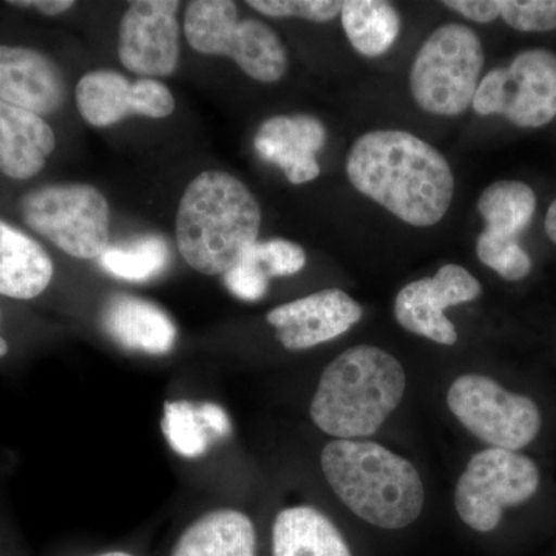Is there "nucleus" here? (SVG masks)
<instances>
[{"instance_id": "f257e3e1", "label": "nucleus", "mask_w": 556, "mask_h": 556, "mask_svg": "<svg viewBox=\"0 0 556 556\" xmlns=\"http://www.w3.org/2000/svg\"><path fill=\"white\" fill-rule=\"evenodd\" d=\"M346 174L357 192L417 228L441 222L455 193L445 156L408 131L376 130L358 138Z\"/></svg>"}, {"instance_id": "f03ea898", "label": "nucleus", "mask_w": 556, "mask_h": 556, "mask_svg": "<svg viewBox=\"0 0 556 556\" xmlns=\"http://www.w3.org/2000/svg\"><path fill=\"white\" fill-rule=\"evenodd\" d=\"M262 208L228 172L206 170L190 181L177 212L181 257L203 276H225L257 243Z\"/></svg>"}, {"instance_id": "7ed1b4c3", "label": "nucleus", "mask_w": 556, "mask_h": 556, "mask_svg": "<svg viewBox=\"0 0 556 556\" xmlns=\"http://www.w3.org/2000/svg\"><path fill=\"white\" fill-rule=\"evenodd\" d=\"M320 466L332 492L368 525L404 529L422 511L426 493L416 467L376 442H329Z\"/></svg>"}, {"instance_id": "20e7f679", "label": "nucleus", "mask_w": 556, "mask_h": 556, "mask_svg": "<svg viewBox=\"0 0 556 556\" xmlns=\"http://www.w3.org/2000/svg\"><path fill=\"white\" fill-rule=\"evenodd\" d=\"M407 376L396 357L371 345L350 348L321 372L309 416L336 439L372 437L401 404Z\"/></svg>"}, {"instance_id": "39448f33", "label": "nucleus", "mask_w": 556, "mask_h": 556, "mask_svg": "<svg viewBox=\"0 0 556 556\" xmlns=\"http://www.w3.org/2000/svg\"><path fill=\"white\" fill-rule=\"evenodd\" d=\"M189 46L208 56H228L252 79L277 83L288 68V53L265 22L240 20L236 2L193 0L186 7Z\"/></svg>"}, {"instance_id": "423d86ee", "label": "nucleus", "mask_w": 556, "mask_h": 556, "mask_svg": "<svg viewBox=\"0 0 556 556\" xmlns=\"http://www.w3.org/2000/svg\"><path fill=\"white\" fill-rule=\"evenodd\" d=\"M482 67L484 50L477 33L466 25L447 24L417 51L409 89L426 112L457 116L473 104Z\"/></svg>"}, {"instance_id": "0eeeda50", "label": "nucleus", "mask_w": 556, "mask_h": 556, "mask_svg": "<svg viewBox=\"0 0 556 556\" xmlns=\"http://www.w3.org/2000/svg\"><path fill=\"white\" fill-rule=\"evenodd\" d=\"M25 225L73 258H100L110 247V207L100 190L83 182L47 185L21 199Z\"/></svg>"}, {"instance_id": "6e6552de", "label": "nucleus", "mask_w": 556, "mask_h": 556, "mask_svg": "<svg viewBox=\"0 0 556 556\" xmlns=\"http://www.w3.org/2000/svg\"><path fill=\"white\" fill-rule=\"evenodd\" d=\"M538 486L540 470L530 457L510 450H482L457 481L456 511L470 529L489 533L500 526L504 508L521 506Z\"/></svg>"}, {"instance_id": "1a4fd4ad", "label": "nucleus", "mask_w": 556, "mask_h": 556, "mask_svg": "<svg viewBox=\"0 0 556 556\" xmlns=\"http://www.w3.org/2000/svg\"><path fill=\"white\" fill-rule=\"evenodd\" d=\"M450 412L493 448L518 450L535 441L541 413L532 399L515 394L481 375H466L452 383L447 393Z\"/></svg>"}, {"instance_id": "9d476101", "label": "nucleus", "mask_w": 556, "mask_h": 556, "mask_svg": "<svg viewBox=\"0 0 556 556\" xmlns=\"http://www.w3.org/2000/svg\"><path fill=\"white\" fill-rule=\"evenodd\" d=\"M471 105L478 115H503L526 129L546 126L556 116V54L522 51L507 68L486 73Z\"/></svg>"}, {"instance_id": "9b49d317", "label": "nucleus", "mask_w": 556, "mask_h": 556, "mask_svg": "<svg viewBox=\"0 0 556 556\" xmlns=\"http://www.w3.org/2000/svg\"><path fill=\"white\" fill-rule=\"evenodd\" d=\"M177 0L131 2L119 24L121 64L141 78H167L179 62Z\"/></svg>"}, {"instance_id": "f8f14e48", "label": "nucleus", "mask_w": 556, "mask_h": 556, "mask_svg": "<svg viewBox=\"0 0 556 556\" xmlns=\"http://www.w3.org/2000/svg\"><path fill=\"white\" fill-rule=\"evenodd\" d=\"M481 283L459 265H445L437 276L412 281L394 300V316L402 328L439 343L455 345V325L445 316L450 306L473 302L481 295Z\"/></svg>"}, {"instance_id": "ddd939ff", "label": "nucleus", "mask_w": 556, "mask_h": 556, "mask_svg": "<svg viewBox=\"0 0 556 556\" xmlns=\"http://www.w3.org/2000/svg\"><path fill=\"white\" fill-rule=\"evenodd\" d=\"M75 98L80 116L93 127L115 126L131 115L167 118L175 110L174 94L163 83L149 78L131 83L115 70L86 73Z\"/></svg>"}, {"instance_id": "4468645a", "label": "nucleus", "mask_w": 556, "mask_h": 556, "mask_svg": "<svg viewBox=\"0 0 556 556\" xmlns=\"http://www.w3.org/2000/svg\"><path fill=\"white\" fill-rule=\"evenodd\" d=\"M362 306L342 289H325L269 311L266 320L289 351L338 339L361 321Z\"/></svg>"}, {"instance_id": "2eb2a0df", "label": "nucleus", "mask_w": 556, "mask_h": 556, "mask_svg": "<svg viewBox=\"0 0 556 556\" xmlns=\"http://www.w3.org/2000/svg\"><path fill=\"white\" fill-rule=\"evenodd\" d=\"M0 101L54 115L67 101V83L56 62L35 49L0 43Z\"/></svg>"}, {"instance_id": "dca6fc26", "label": "nucleus", "mask_w": 556, "mask_h": 556, "mask_svg": "<svg viewBox=\"0 0 556 556\" xmlns=\"http://www.w3.org/2000/svg\"><path fill=\"white\" fill-rule=\"evenodd\" d=\"M327 142L324 124L309 115H281L266 119L254 138L255 152L276 164L291 185H305L320 175L317 153Z\"/></svg>"}, {"instance_id": "f3484780", "label": "nucleus", "mask_w": 556, "mask_h": 556, "mask_svg": "<svg viewBox=\"0 0 556 556\" xmlns=\"http://www.w3.org/2000/svg\"><path fill=\"white\" fill-rule=\"evenodd\" d=\"M101 324L113 342L134 353L167 356L177 345L178 329L169 314L137 295H112L101 311Z\"/></svg>"}, {"instance_id": "a211bd4d", "label": "nucleus", "mask_w": 556, "mask_h": 556, "mask_svg": "<svg viewBox=\"0 0 556 556\" xmlns=\"http://www.w3.org/2000/svg\"><path fill=\"white\" fill-rule=\"evenodd\" d=\"M54 149L56 135L42 116L0 101V172L5 177H36Z\"/></svg>"}, {"instance_id": "6ab92c4d", "label": "nucleus", "mask_w": 556, "mask_h": 556, "mask_svg": "<svg viewBox=\"0 0 556 556\" xmlns=\"http://www.w3.org/2000/svg\"><path fill=\"white\" fill-rule=\"evenodd\" d=\"M169 556H257V530L239 508H212L181 530Z\"/></svg>"}, {"instance_id": "aec40b11", "label": "nucleus", "mask_w": 556, "mask_h": 556, "mask_svg": "<svg viewBox=\"0 0 556 556\" xmlns=\"http://www.w3.org/2000/svg\"><path fill=\"white\" fill-rule=\"evenodd\" d=\"M53 278L49 252L0 218V298L31 302L46 294Z\"/></svg>"}, {"instance_id": "412c9836", "label": "nucleus", "mask_w": 556, "mask_h": 556, "mask_svg": "<svg viewBox=\"0 0 556 556\" xmlns=\"http://www.w3.org/2000/svg\"><path fill=\"white\" fill-rule=\"evenodd\" d=\"M273 556H351L331 519L311 506L287 507L273 525Z\"/></svg>"}, {"instance_id": "4be33fe9", "label": "nucleus", "mask_w": 556, "mask_h": 556, "mask_svg": "<svg viewBox=\"0 0 556 556\" xmlns=\"http://www.w3.org/2000/svg\"><path fill=\"white\" fill-rule=\"evenodd\" d=\"M340 17L351 46L367 58L387 53L401 30L397 10L382 0H348Z\"/></svg>"}, {"instance_id": "5701e85b", "label": "nucleus", "mask_w": 556, "mask_h": 556, "mask_svg": "<svg viewBox=\"0 0 556 556\" xmlns=\"http://www.w3.org/2000/svg\"><path fill=\"white\" fill-rule=\"evenodd\" d=\"M478 211L485 219L486 232L518 239L535 215V192L526 182L503 179L493 182L481 193Z\"/></svg>"}, {"instance_id": "b1692460", "label": "nucleus", "mask_w": 556, "mask_h": 556, "mask_svg": "<svg viewBox=\"0 0 556 556\" xmlns=\"http://www.w3.org/2000/svg\"><path fill=\"white\" fill-rule=\"evenodd\" d=\"M98 260L109 276L126 281H148L169 266L170 249L163 237L144 236L124 247H109Z\"/></svg>"}, {"instance_id": "393cba45", "label": "nucleus", "mask_w": 556, "mask_h": 556, "mask_svg": "<svg viewBox=\"0 0 556 556\" xmlns=\"http://www.w3.org/2000/svg\"><path fill=\"white\" fill-rule=\"evenodd\" d=\"M161 428L177 455L186 459L206 455L212 434L201 419L199 405L188 401L166 402Z\"/></svg>"}, {"instance_id": "a878e982", "label": "nucleus", "mask_w": 556, "mask_h": 556, "mask_svg": "<svg viewBox=\"0 0 556 556\" xmlns=\"http://www.w3.org/2000/svg\"><path fill=\"white\" fill-rule=\"evenodd\" d=\"M478 258L504 280L519 281L532 270V258L518 243V239L481 232L477 243Z\"/></svg>"}, {"instance_id": "bb28decb", "label": "nucleus", "mask_w": 556, "mask_h": 556, "mask_svg": "<svg viewBox=\"0 0 556 556\" xmlns=\"http://www.w3.org/2000/svg\"><path fill=\"white\" fill-rule=\"evenodd\" d=\"M266 277H291L305 268L306 254L302 247L283 239L257 241L247 252Z\"/></svg>"}, {"instance_id": "cd10ccee", "label": "nucleus", "mask_w": 556, "mask_h": 556, "mask_svg": "<svg viewBox=\"0 0 556 556\" xmlns=\"http://www.w3.org/2000/svg\"><path fill=\"white\" fill-rule=\"evenodd\" d=\"M500 16L518 31L556 30V0H497Z\"/></svg>"}, {"instance_id": "c85d7f7f", "label": "nucleus", "mask_w": 556, "mask_h": 556, "mask_svg": "<svg viewBox=\"0 0 556 556\" xmlns=\"http://www.w3.org/2000/svg\"><path fill=\"white\" fill-rule=\"evenodd\" d=\"M248 7L269 17H302L329 22L339 16L343 2L338 0H248Z\"/></svg>"}, {"instance_id": "c756f323", "label": "nucleus", "mask_w": 556, "mask_h": 556, "mask_svg": "<svg viewBox=\"0 0 556 556\" xmlns=\"http://www.w3.org/2000/svg\"><path fill=\"white\" fill-rule=\"evenodd\" d=\"M222 277L230 294L243 302H260L268 294L269 278L247 255Z\"/></svg>"}, {"instance_id": "7c9ffc66", "label": "nucleus", "mask_w": 556, "mask_h": 556, "mask_svg": "<svg viewBox=\"0 0 556 556\" xmlns=\"http://www.w3.org/2000/svg\"><path fill=\"white\" fill-rule=\"evenodd\" d=\"M442 3L463 14L467 20L479 22V24H489L500 16L497 0H447Z\"/></svg>"}, {"instance_id": "2f4dec72", "label": "nucleus", "mask_w": 556, "mask_h": 556, "mask_svg": "<svg viewBox=\"0 0 556 556\" xmlns=\"http://www.w3.org/2000/svg\"><path fill=\"white\" fill-rule=\"evenodd\" d=\"M199 413L203 422L206 424L207 430L214 437L225 438L232 431L228 413L214 402H204L199 405Z\"/></svg>"}, {"instance_id": "473e14b6", "label": "nucleus", "mask_w": 556, "mask_h": 556, "mask_svg": "<svg viewBox=\"0 0 556 556\" xmlns=\"http://www.w3.org/2000/svg\"><path fill=\"white\" fill-rule=\"evenodd\" d=\"M7 5L16 7V9L36 10L43 16H60L67 13L76 5L73 0H10Z\"/></svg>"}, {"instance_id": "72a5a7b5", "label": "nucleus", "mask_w": 556, "mask_h": 556, "mask_svg": "<svg viewBox=\"0 0 556 556\" xmlns=\"http://www.w3.org/2000/svg\"><path fill=\"white\" fill-rule=\"evenodd\" d=\"M544 226H546L548 239L554 241L556 244V200L551 204V207H548L546 223H544Z\"/></svg>"}, {"instance_id": "f704fd0d", "label": "nucleus", "mask_w": 556, "mask_h": 556, "mask_svg": "<svg viewBox=\"0 0 556 556\" xmlns=\"http://www.w3.org/2000/svg\"><path fill=\"white\" fill-rule=\"evenodd\" d=\"M0 327H2V313H0ZM11 354V345L9 339L0 332V361L9 357Z\"/></svg>"}, {"instance_id": "c9c22d12", "label": "nucleus", "mask_w": 556, "mask_h": 556, "mask_svg": "<svg viewBox=\"0 0 556 556\" xmlns=\"http://www.w3.org/2000/svg\"><path fill=\"white\" fill-rule=\"evenodd\" d=\"M93 556H138L135 554H131V552L127 551H108L102 552V554L93 555Z\"/></svg>"}]
</instances>
